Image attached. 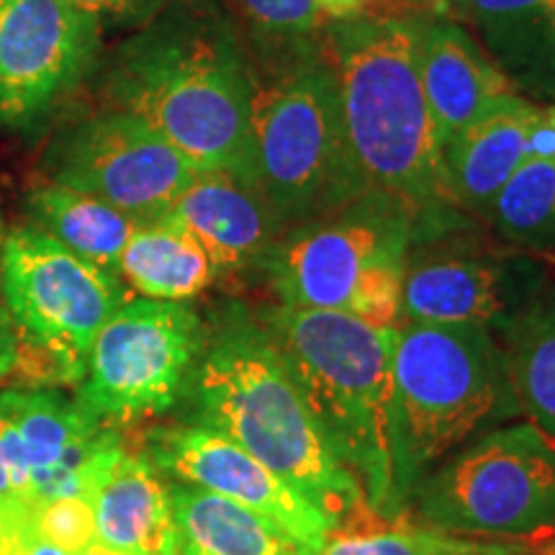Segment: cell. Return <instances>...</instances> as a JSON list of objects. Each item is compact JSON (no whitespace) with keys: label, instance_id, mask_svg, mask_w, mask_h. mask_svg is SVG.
<instances>
[{"label":"cell","instance_id":"6da1fadb","mask_svg":"<svg viewBox=\"0 0 555 555\" xmlns=\"http://www.w3.org/2000/svg\"><path fill=\"white\" fill-rule=\"evenodd\" d=\"M103 99L155 127L201 170L249 183L253 60L219 11L170 3L155 13L111 54Z\"/></svg>","mask_w":555,"mask_h":555},{"label":"cell","instance_id":"7a4b0ae2","mask_svg":"<svg viewBox=\"0 0 555 555\" xmlns=\"http://www.w3.org/2000/svg\"><path fill=\"white\" fill-rule=\"evenodd\" d=\"M422 16L363 13L332 21L347 134L371 189L393 193L416 214V240L478 224L453 204L446 152L437 142L420 69Z\"/></svg>","mask_w":555,"mask_h":555},{"label":"cell","instance_id":"3957f363","mask_svg":"<svg viewBox=\"0 0 555 555\" xmlns=\"http://www.w3.org/2000/svg\"><path fill=\"white\" fill-rule=\"evenodd\" d=\"M191 386L198 425L245 448L332 525L365 504L358 478L332 455L258 317L232 309L221 319Z\"/></svg>","mask_w":555,"mask_h":555},{"label":"cell","instance_id":"277c9868","mask_svg":"<svg viewBox=\"0 0 555 555\" xmlns=\"http://www.w3.org/2000/svg\"><path fill=\"white\" fill-rule=\"evenodd\" d=\"M258 322L281 352L332 455L358 478L365 504H393V378L397 330H378L347 311L270 304Z\"/></svg>","mask_w":555,"mask_h":555},{"label":"cell","instance_id":"5b68a950","mask_svg":"<svg viewBox=\"0 0 555 555\" xmlns=\"http://www.w3.org/2000/svg\"><path fill=\"white\" fill-rule=\"evenodd\" d=\"M391 378L397 512L437 463L522 414L502 343L474 324L401 322Z\"/></svg>","mask_w":555,"mask_h":555},{"label":"cell","instance_id":"8992f818","mask_svg":"<svg viewBox=\"0 0 555 555\" xmlns=\"http://www.w3.org/2000/svg\"><path fill=\"white\" fill-rule=\"evenodd\" d=\"M275 60L281 62L268 78L253 69L249 183L288 232L337 211L371 185L347 134L327 34Z\"/></svg>","mask_w":555,"mask_h":555},{"label":"cell","instance_id":"52a82bcc","mask_svg":"<svg viewBox=\"0 0 555 555\" xmlns=\"http://www.w3.org/2000/svg\"><path fill=\"white\" fill-rule=\"evenodd\" d=\"M0 288L16 332L11 376L29 388L80 384L90 347L131 294L99 268L34 227L0 247Z\"/></svg>","mask_w":555,"mask_h":555},{"label":"cell","instance_id":"ba28073f","mask_svg":"<svg viewBox=\"0 0 555 555\" xmlns=\"http://www.w3.org/2000/svg\"><path fill=\"white\" fill-rule=\"evenodd\" d=\"M414 517L450 535L532 538L555 530V437L530 420L481 433L414 486Z\"/></svg>","mask_w":555,"mask_h":555},{"label":"cell","instance_id":"9c48e42d","mask_svg":"<svg viewBox=\"0 0 555 555\" xmlns=\"http://www.w3.org/2000/svg\"><path fill=\"white\" fill-rule=\"evenodd\" d=\"M466 224L416 240L406 258L404 322L504 332L555 294V258Z\"/></svg>","mask_w":555,"mask_h":555},{"label":"cell","instance_id":"30bf717a","mask_svg":"<svg viewBox=\"0 0 555 555\" xmlns=\"http://www.w3.org/2000/svg\"><path fill=\"white\" fill-rule=\"evenodd\" d=\"M206 339L185 301L131 296L90 347L78 401L111 427L165 414L193 380Z\"/></svg>","mask_w":555,"mask_h":555},{"label":"cell","instance_id":"8fae6325","mask_svg":"<svg viewBox=\"0 0 555 555\" xmlns=\"http://www.w3.org/2000/svg\"><path fill=\"white\" fill-rule=\"evenodd\" d=\"M416 214L393 193L371 189L278 240L266 278L278 304L347 311L371 275L406 268Z\"/></svg>","mask_w":555,"mask_h":555},{"label":"cell","instance_id":"7c38bea8","mask_svg":"<svg viewBox=\"0 0 555 555\" xmlns=\"http://www.w3.org/2000/svg\"><path fill=\"white\" fill-rule=\"evenodd\" d=\"M44 168L54 183L106 201L142 224L168 214L201 172L155 127L108 106L54 137Z\"/></svg>","mask_w":555,"mask_h":555},{"label":"cell","instance_id":"4fadbf2b","mask_svg":"<svg viewBox=\"0 0 555 555\" xmlns=\"http://www.w3.org/2000/svg\"><path fill=\"white\" fill-rule=\"evenodd\" d=\"M101 21L69 0H0V119L24 127L93 67Z\"/></svg>","mask_w":555,"mask_h":555},{"label":"cell","instance_id":"5bb4252c","mask_svg":"<svg viewBox=\"0 0 555 555\" xmlns=\"http://www.w3.org/2000/svg\"><path fill=\"white\" fill-rule=\"evenodd\" d=\"M144 455L157 470L180 483L198 486L273 519L314 555L335 527L258 457L206 425L152 429Z\"/></svg>","mask_w":555,"mask_h":555},{"label":"cell","instance_id":"9a60e30c","mask_svg":"<svg viewBox=\"0 0 555 555\" xmlns=\"http://www.w3.org/2000/svg\"><path fill=\"white\" fill-rule=\"evenodd\" d=\"M159 219L185 229L206 249L219 278L266 275L270 255L286 234L260 191L224 170H201Z\"/></svg>","mask_w":555,"mask_h":555},{"label":"cell","instance_id":"2e32d148","mask_svg":"<svg viewBox=\"0 0 555 555\" xmlns=\"http://www.w3.org/2000/svg\"><path fill=\"white\" fill-rule=\"evenodd\" d=\"M420 69L442 152L491 106L517 93L455 18L422 16Z\"/></svg>","mask_w":555,"mask_h":555},{"label":"cell","instance_id":"e0dca14e","mask_svg":"<svg viewBox=\"0 0 555 555\" xmlns=\"http://www.w3.org/2000/svg\"><path fill=\"white\" fill-rule=\"evenodd\" d=\"M450 18L466 21L522 99L555 106V0H455Z\"/></svg>","mask_w":555,"mask_h":555},{"label":"cell","instance_id":"ac0fdd59","mask_svg":"<svg viewBox=\"0 0 555 555\" xmlns=\"http://www.w3.org/2000/svg\"><path fill=\"white\" fill-rule=\"evenodd\" d=\"M538 114L540 103L512 93L486 111L446 150L450 198L478 224L486 227L506 180L527 159V137Z\"/></svg>","mask_w":555,"mask_h":555},{"label":"cell","instance_id":"d6986e66","mask_svg":"<svg viewBox=\"0 0 555 555\" xmlns=\"http://www.w3.org/2000/svg\"><path fill=\"white\" fill-rule=\"evenodd\" d=\"M95 543L121 555H180L170 486L144 453L114 463L93 494Z\"/></svg>","mask_w":555,"mask_h":555},{"label":"cell","instance_id":"ffe728a7","mask_svg":"<svg viewBox=\"0 0 555 555\" xmlns=\"http://www.w3.org/2000/svg\"><path fill=\"white\" fill-rule=\"evenodd\" d=\"M180 555H314L273 519L191 483H170Z\"/></svg>","mask_w":555,"mask_h":555},{"label":"cell","instance_id":"44dd1931","mask_svg":"<svg viewBox=\"0 0 555 555\" xmlns=\"http://www.w3.org/2000/svg\"><path fill=\"white\" fill-rule=\"evenodd\" d=\"M116 275L139 296L157 301H191L219 278L206 249L168 219L134 229Z\"/></svg>","mask_w":555,"mask_h":555},{"label":"cell","instance_id":"7402d4cb","mask_svg":"<svg viewBox=\"0 0 555 555\" xmlns=\"http://www.w3.org/2000/svg\"><path fill=\"white\" fill-rule=\"evenodd\" d=\"M26 208H29L34 229L50 234L52 240L93 266L114 270V273L124 247L134 229L142 224L121 208L90 193L54 183V180L34 185L26 198Z\"/></svg>","mask_w":555,"mask_h":555},{"label":"cell","instance_id":"603a6c76","mask_svg":"<svg viewBox=\"0 0 555 555\" xmlns=\"http://www.w3.org/2000/svg\"><path fill=\"white\" fill-rule=\"evenodd\" d=\"M519 412L555 437V294L496 335Z\"/></svg>","mask_w":555,"mask_h":555},{"label":"cell","instance_id":"cb8c5ba5","mask_svg":"<svg viewBox=\"0 0 555 555\" xmlns=\"http://www.w3.org/2000/svg\"><path fill=\"white\" fill-rule=\"evenodd\" d=\"M478 547L481 540L412 522L406 512L386 517L360 504L332 527L319 555H468Z\"/></svg>","mask_w":555,"mask_h":555},{"label":"cell","instance_id":"d4e9b609","mask_svg":"<svg viewBox=\"0 0 555 555\" xmlns=\"http://www.w3.org/2000/svg\"><path fill=\"white\" fill-rule=\"evenodd\" d=\"M486 227L509 245L555 258V157L525 159L496 196Z\"/></svg>","mask_w":555,"mask_h":555},{"label":"cell","instance_id":"484cf974","mask_svg":"<svg viewBox=\"0 0 555 555\" xmlns=\"http://www.w3.org/2000/svg\"><path fill=\"white\" fill-rule=\"evenodd\" d=\"M249 29L275 57L319 44L330 29V16L319 0H229Z\"/></svg>","mask_w":555,"mask_h":555},{"label":"cell","instance_id":"4316f807","mask_svg":"<svg viewBox=\"0 0 555 555\" xmlns=\"http://www.w3.org/2000/svg\"><path fill=\"white\" fill-rule=\"evenodd\" d=\"M34 519H37L44 540H50L54 547H60L67 555H75L82 547L95 543L93 502H88V499H52V502L34 506Z\"/></svg>","mask_w":555,"mask_h":555},{"label":"cell","instance_id":"83f0119b","mask_svg":"<svg viewBox=\"0 0 555 555\" xmlns=\"http://www.w3.org/2000/svg\"><path fill=\"white\" fill-rule=\"evenodd\" d=\"M0 555H67L39 532L34 506L0 504Z\"/></svg>","mask_w":555,"mask_h":555},{"label":"cell","instance_id":"f1b7e54d","mask_svg":"<svg viewBox=\"0 0 555 555\" xmlns=\"http://www.w3.org/2000/svg\"><path fill=\"white\" fill-rule=\"evenodd\" d=\"M95 18H152L172 0H69Z\"/></svg>","mask_w":555,"mask_h":555},{"label":"cell","instance_id":"f546056e","mask_svg":"<svg viewBox=\"0 0 555 555\" xmlns=\"http://www.w3.org/2000/svg\"><path fill=\"white\" fill-rule=\"evenodd\" d=\"M555 157V106H540V114L527 137V159Z\"/></svg>","mask_w":555,"mask_h":555},{"label":"cell","instance_id":"4dcf8cb0","mask_svg":"<svg viewBox=\"0 0 555 555\" xmlns=\"http://www.w3.org/2000/svg\"><path fill=\"white\" fill-rule=\"evenodd\" d=\"M16 363V332H13V322L5 307L3 288H0V378H9Z\"/></svg>","mask_w":555,"mask_h":555},{"label":"cell","instance_id":"1f68e13d","mask_svg":"<svg viewBox=\"0 0 555 555\" xmlns=\"http://www.w3.org/2000/svg\"><path fill=\"white\" fill-rule=\"evenodd\" d=\"M319 5H322L330 21H343L363 16V13H367L371 0H319Z\"/></svg>","mask_w":555,"mask_h":555},{"label":"cell","instance_id":"d6a6232c","mask_svg":"<svg viewBox=\"0 0 555 555\" xmlns=\"http://www.w3.org/2000/svg\"><path fill=\"white\" fill-rule=\"evenodd\" d=\"M367 13H380V16H422L420 0H371Z\"/></svg>","mask_w":555,"mask_h":555},{"label":"cell","instance_id":"836d02e7","mask_svg":"<svg viewBox=\"0 0 555 555\" xmlns=\"http://www.w3.org/2000/svg\"><path fill=\"white\" fill-rule=\"evenodd\" d=\"M468 555H535V553L525 551V547H519V545H506V543H483V547H478V551L468 553Z\"/></svg>","mask_w":555,"mask_h":555},{"label":"cell","instance_id":"e575fe53","mask_svg":"<svg viewBox=\"0 0 555 555\" xmlns=\"http://www.w3.org/2000/svg\"><path fill=\"white\" fill-rule=\"evenodd\" d=\"M455 0H420V13L422 16H448L453 11Z\"/></svg>","mask_w":555,"mask_h":555},{"label":"cell","instance_id":"d590c367","mask_svg":"<svg viewBox=\"0 0 555 555\" xmlns=\"http://www.w3.org/2000/svg\"><path fill=\"white\" fill-rule=\"evenodd\" d=\"M75 555H121V553L111 551V547L101 545V543H90L88 547H82V551H78Z\"/></svg>","mask_w":555,"mask_h":555},{"label":"cell","instance_id":"8d00e7d4","mask_svg":"<svg viewBox=\"0 0 555 555\" xmlns=\"http://www.w3.org/2000/svg\"><path fill=\"white\" fill-rule=\"evenodd\" d=\"M547 555H555V547H553V551H551V553H547Z\"/></svg>","mask_w":555,"mask_h":555}]
</instances>
